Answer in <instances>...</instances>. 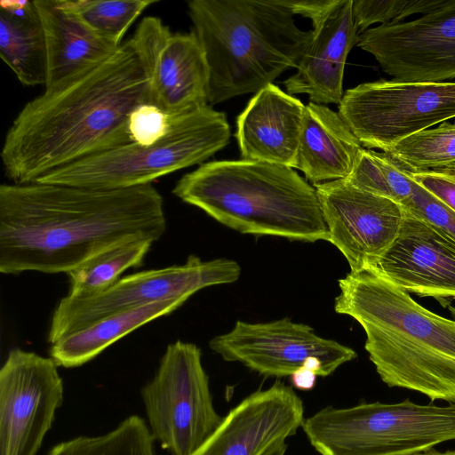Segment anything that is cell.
I'll return each instance as SVG.
<instances>
[{"label":"cell","instance_id":"cell-3","mask_svg":"<svg viewBox=\"0 0 455 455\" xmlns=\"http://www.w3.org/2000/svg\"><path fill=\"white\" fill-rule=\"evenodd\" d=\"M339 287L335 312L361 324L381 380L455 403V321L425 308L372 269L348 273Z\"/></svg>","mask_w":455,"mask_h":455},{"label":"cell","instance_id":"cell-24","mask_svg":"<svg viewBox=\"0 0 455 455\" xmlns=\"http://www.w3.org/2000/svg\"><path fill=\"white\" fill-rule=\"evenodd\" d=\"M154 242L138 239L113 246L92 257L67 275L72 297H89L100 293L120 279L131 267H138Z\"/></svg>","mask_w":455,"mask_h":455},{"label":"cell","instance_id":"cell-11","mask_svg":"<svg viewBox=\"0 0 455 455\" xmlns=\"http://www.w3.org/2000/svg\"><path fill=\"white\" fill-rule=\"evenodd\" d=\"M63 395L52 357L10 350L0 370V455H36Z\"/></svg>","mask_w":455,"mask_h":455},{"label":"cell","instance_id":"cell-4","mask_svg":"<svg viewBox=\"0 0 455 455\" xmlns=\"http://www.w3.org/2000/svg\"><path fill=\"white\" fill-rule=\"evenodd\" d=\"M188 12L205 53L211 105L258 92L297 68L312 39L282 0H191Z\"/></svg>","mask_w":455,"mask_h":455},{"label":"cell","instance_id":"cell-30","mask_svg":"<svg viewBox=\"0 0 455 455\" xmlns=\"http://www.w3.org/2000/svg\"><path fill=\"white\" fill-rule=\"evenodd\" d=\"M174 115L159 107L144 102L135 107L128 117V132L131 142L152 145L164 138L172 124Z\"/></svg>","mask_w":455,"mask_h":455},{"label":"cell","instance_id":"cell-25","mask_svg":"<svg viewBox=\"0 0 455 455\" xmlns=\"http://www.w3.org/2000/svg\"><path fill=\"white\" fill-rule=\"evenodd\" d=\"M154 441L145 420L132 415L104 435L60 443L48 455H156Z\"/></svg>","mask_w":455,"mask_h":455},{"label":"cell","instance_id":"cell-29","mask_svg":"<svg viewBox=\"0 0 455 455\" xmlns=\"http://www.w3.org/2000/svg\"><path fill=\"white\" fill-rule=\"evenodd\" d=\"M443 0H353V14L359 34L370 26L386 25L403 21L413 14H425Z\"/></svg>","mask_w":455,"mask_h":455},{"label":"cell","instance_id":"cell-21","mask_svg":"<svg viewBox=\"0 0 455 455\" xmlns=\"http://www.w3.org/2000/svg\"><path fill=\"white\" fill-rule=\"evenodd\" d=\"M45 36L47 83L59 84L113 55L120 45L108 42L84 26L59 0H34Z\"/></svg>","mask_w":455,"mask_h":455},{"label":"cell","instance_id":"cell-8","mask_svg":"<svg viewBox=\"0 0 455 455\" xmlns=\"http://www.w3.org/2000/svg\"><path fill=\"white\" fill-rule=\"evenodd\" d=\"M154 440L171 455H190L220 427L201 349L169 344L156 374L140 391Z\"/></svg>","mask_w":455,"mask_h":455},{"label":"cell","instance_id":"cell-33","mask_svg":"<svg viewBox=\"0 0 455 455\" xmlns=\"http://www.w3.org/2000/svg\"><path fill=\"white\" fill-rule=\"evenodd\" d=\"M294 14H299L311 20L326 10L333 0H282Z\"/></svg>","mask_w":455,"mask_h":455},{"label":"cell","instance_id":"cell-15","mask_svg":"<svg viewBox=\"0 0 455 455\" xmlns=\"http://www.w3.org/2000/svg\"><path fill=\"white\" fill-rule=\"evenodd\" d=\"M328 242L346 258L351 273L375 267L395 242L405 211L400 204L358 189L347 180L314 185Z\"/></svg>","mask_w":455,"mask_h":455},{"label":"cell","instance_id":"cell-26","mask_svg":"<svg viewBox=\"0 0 455 455\" xmlns=\"http://www.w3.org/2000/svg\"><path fill=\"white\" fill-rule=\"evenodd\" d=\"M91 31L116 45L137 18L156 0H59Z\"/></svg>","mask_w":455,"mask_h":455},{"label":"cell","instance_id":"cell-22","mask_svg":"<svg viewBox=\"0 0 455 455\" xmlns=\"http://www.w3.org/2000/svg\"><path fill=\"white\" fill-rule=\"evenodd\" d=\"M0 56L25 86H45L47 51L35 1L0 2Z\"/></svg>","mask_w":455,"mask_h":455},{"label":"cell","instance_id":"cell-34","mask_svg":"<svg viewBox=\"0 0 455 455\" xmlns=\"http://www.w3.org/2000/svg\"><path fill=\"white\" fill-rule=\"evenodd\" d=\"M290 377L293 387L301 391H309L315 387L318 376L315 372L301 366Z\"/></svg>","mask_w":455,"mask_h":455},{"label":"cell","instance_id":"cell-18","mask_svg":"<svg viewBox=\"0 0 455 455\" xmlns=\"http://www.w3.org/2000/svg\"><path fill=\"white\" fill-rule=\"evenodd\" d=\"M312 39L297 67L283 83L289 94H307L310 102L339 105L346 60L359 31L353 0H333L312 20Z\"/></svg>","mask_w":455,"mask_h":455},{"label":"cell","instance_id":"cell-5","mask_svg":"<svg viewBox=\"0 0 455 455\" xmlns=\"http://www.w3.org/2000/svg\"><path fill=\"white\" fill-rule=\"evenodd\" d=\"M172 194L242 234L328 241L315 187L288 166L212 161L184 174Z\"/></svg>","mask_w":455,"mask_h":455},{"label":"cell","instance_id":"cell-20","mask_svg":"<svg viewBox=\"0 0 455 455\" xmlns=\"http://www.w3.org/2000/svg\"><path fill=\"white\" fill-rule=\"evenodd\" d=\"M363 148L339 112L305 106L296 169L313 185L347 179Z\"/></svg>","mask_w":455,"mask_h":455},{"label":"cell","instance_id":"cell-35","mask_svg":"<svg viewBox=\"0 0 455 455\" xmlns=\"http://www.w3.org/2000/svg\"><path fill=\"white\" fill-rule=\"evenodd\" d=\"M288 444L285 440L278 441L267 447L259 455H285Z\"/></svg>","mask_w":455,"mask_h":455},{"label":"cell","instance_id":"cell-2","mask_svg":"<svg viewBox=\"0 0 455 455\" xmlns=\"http://www.w3.org/2000/svg\"><path fill=\"white\" fill-rule=\"evenodd\" d=\"M149 102L148 81L130 38L102 62L28 101L10 125L1 157L13 184L131 142L128 117Z\"/></svg>","mask_w":455,"mask_h":455},{"label":"cell","instance_id":"cell-27","mask_svg":"<svg viewBox=\"0 0 455 455\" xmlns=\"http://www.w3.org/2000/svg\"><path fill=\"white\" fill-rule=\"evenodd\" d=\"M355 188L403 205L413 194L414 180L385 152L363 148L347 179Z\"/></svg>","mask_w":455,"mask_h":455},{"label":"cell","instance_id":"cell-28","mask_svg":"<svg viewBox=\"0 0 455 455\" xmlns=\"http://www.w3.org/2000/svg\"><path fill=\"white\" fill-rule=\"evenodd\" d=\"M407 172H420L455 164V124L416 132L387 152Z\"/></svg>","mask_w":455,"mask_h":455},{"label":"cell","instance_id":"cell-36","mask_svg":"<svg viewBox=\"0 0 455 455\" xmlns=\"http://www.w3.org/2000/svg\"><path fill=\"white\" fill-rule=\"evenodd\" d=\"M415 455H455V451H445V452H438V451L430 450L428 451L415 454Z\"/></svg>","mask_w":455,"mask_h":455},{"label":"cell","instance_id":"cell-31","mask_svg":"<svg viewBox=\"0 0 455 455\" xmlns=\"http://www.w3.org/2000/svg\"><path fill=\"white\" fill-rule=\"evenodd\" d=\"M403 207L435 226L455 242V212L414 181L413 194Z\"/></svg>","mask_w":455,"mask_h":455},{"label":"cell","instance_id":"cell-23","mask_svg":"<svg viewBox=\"0 0 455 455\" xmlns=\"http://www.w3.org/2000/svg\"><path fill=\"white\" fill-rule=\"evenodd\" d=\"M188 299H168L98 320L52 344L51 357L58 366H81L140 326L172 313Z\"/></svg>","mask_w":455,"mask_h":455},{"label":"cell","instance_id":"cell-9","mask_svg":"<svg viewBox=\"0 0 455 455\" xmlns=\"http://www.w3.org/2000/svg\"><path fill=\"white\" fill-rule=\"evenodd\" d=\"M240 275L241 267L233 259L202 260L190 255L181 265L125 275L92 296L67 295L54 309L47 340L53 344L62 337L114 314L168 299H188L204 288L234 283Z\"/></svg>","mask_w":455,"mask_h":455},{"label":"cell","instance_id":"cell-6","mask_svg":"<svg viewBox=\"0 0 455 455\" xmlns=\"http://www.w3.org/2000/svg\"><path fill=\"white\" fill-rule=\"evenodd\" d=\"M230 136L226 115L207 105L174 115L168 134L152 145L123 144L54 170L35 182L95 189L152 184L162 176L202 164L225 148Z\"/></svg>","mask_w":455,"mask_h":455},{"label":"cell","instance_id":"cell-19","mask_svg":"<svg viewBox=\"0 0 455 455\" xmlns=\"http://www.w3.org/2000/svg\"><path fill=\"white\" fill-rule=\"evenodd\" d=\"M305 106L274 84L256 92L236 118L242 159L296 168Z\"/></svg>","mask_w":455,"mask_h":455},{"label":"cell","instance_id":"cell-14","mask_svg":"<svg viewBox=\"0 0 455 455\" xmlns=\"http://www.w3.org/2000/svg\"><path fill=\"white\" fill-rule=\"evenodd\" d=\"M148 81L149 102L171 115L207 106L209 69L196 33H174L146 16L130 37Z\"/></svg>","mask_w":455,"mask_h":455},{"label":"cell","instance_id":"cell-13","mask_svg":"<svg viewBox=\"0 0 455 455\" xmlns=\"http://www.w3.org/2000/svg\"><path fill=\"white\" fill-rule=\"evenodd\" d=\"M209 347L227 362L276 378L291 376L310 356L322 361L327 377L357 356L353 348L289 317L255 323L238 320L231 331L212 338Z\"/></svg>","mask_w":455,"mask_h":455},{"label":"cell","instance_id":"cell-12","mask_svg":"<svg viewBox=\"0 0 455 455\" xmlns=\"http://www.w3.org/2000/svg\"><path fill=\"white\" fill-rule=\"evenodd\" d=\"M356 45L394 80L440 83L455 78V0H443L410 21L377 26Z\"/></svg>","mask_w":455,"mask_h":455},{"label":"cell","instance_id":"cell-32","mask_svg":"<svg viewBox=\"0 0 455 455\" xmlns=\"http://www.w3.org/2000/svg\"><path fill=\"white\" fill-rule=\"evenodd\" d=\"M408 173L416 183L455 212V164Z\"/></svg>","mask_w":455,"mask_h":455},{"label":"cell","instance_id":"cell-17","mask_svg":"<svg viewBox=\"0 0 455 455\" xmlns=\"http://www.w3.org/2000/svg\"><path fill=\"white\" fill-rule=\"evenodd\" d=\"M372 270L407 292L440 303L455 299V242L406 211L395 242Z\"/></svg>","mask_w":455,"mask_h":455},{"label":"cell","instance_id":"cell-16","mask_svg":"<svg viewBox=\"0 0 455 455\" xmlns=\"http://www.w3.org/2000/svg\"><path fill=\"white\" fill-rule=\"evenodd\" d=\"M304 419L300 397L291 387L276 381L232 408L213 435L190 455H259L294 435Z\"/></svg>","mask_w":455,"mask_h":455},{"label":"cell","instance_id":"cell-1","mask_svg":"<svg viewBox=\"0 0 455 455\" xmlns=\"http://www.w3.org/2000/svg\"><path fill=\"white\" fill-rule=\"evenodd\" d=\"M152 185L95 189L31 182L0 186V272L68 274L100 252L164 234Z\"/></svg>","mask_w":455,"mask_h":455},{"label":"cell","instance_id":"cell-10","mask_svg":"<svg viewBox=\"0 0 455 455\" xmlns=\"http://www.w3.org/2000/svg\"><path fill=\"white\" fill-rule=\"evenodd\" d=\"M339 114L364 148L387 153L402 140L455 117V82L363 83L344 92Z\"/></svg>","mask_w":455,"mask_h":455},{"label":"cell","instance_id":"cell-7","mask_svg":"<svg viewBox=\"0 0 455 455\" xmlns=\"http://www.w3.org/2000/svg\"><path fill=\"white\" fill-rule=\"evenodd\" d=\"M320 455H415L455 440V403H363L328 405L302 423Z\"/></svg>","mask_w":455,"mask_h":455}]
</instances>
